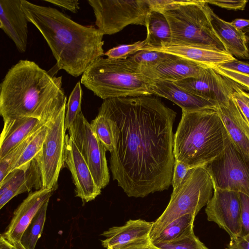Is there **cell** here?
Here are the masks:
<instances>
[{"mask_svg": "<svg viewBox=\"0 0 249 249\" xmlns=\"http://www.w3.org/2000/svg\"><path fill=\"white\" fill-rule=\"evenodd\" d=\"M145 27L147 29V36L144 39L145 46L142 50L159 49L171 43L170 26L162 13L150 11Z\"/></svg>", "mask_w": 249, "mask_h": 249, "instance_id": "cb8c5ba5", "label": "cell"}, {"mask_svg": "<svg viewBox=\"0 0 249 249\" xmlns=\"http://www.w3.org/2000/svg\"><path fill=\"white\" fill-rule=\"evenodd\" d=\"M210 15L213 28L227 51L232 56L249 59V49L244 32L220 18L212 9Z\"/></svg>", "mask_w": 249, "mask_h": 249, "instance_id": "7402d4cb", "label": "cell"}, {"mask_svg": "<svg viewBox=\"0 0 249 249\" xmlns=\"http://www.w3.org/2000/svg\"><path fill=\"white\" fill-rule=\"evenodd\" d=\"M230 141L217 107L182 111L174 135L175 160L190 168L204 166L223 152Z\"/></svg>", "mask_w": 249, "mask_h": 249, "instance_id": "277c9868", "label": "cell"}, {"mask_svg": "<svg viewBox=\"0 0 249 249\" xmlns=\"http://www.w3.org/2000/svg\"><path fill=\"white\" fill-rule=\"evenodd\" d=\"M217 112L236 149L249 161V139L229 115L225 106H217Z\"/></svg>", "mask_w": 249, "mask_h": 249, "instance_id": "d4e9b609", "label": "cell"}, {"mask_svg": "<svg viewBox=\"0 0 249 249\" xmlns=\"http://www.w3.org/2000/svg\"><path fill=\"white\" fill-rule=\"evenodd\" d=\"M225 107L231 118L249 139V123L232 97L230 99L229 105Z\"/></svg>", "mask_w": 249, "mask_h": 249, "instance_id": "e575fe53", "label": "cell"}, {"mask_svg": "<svg viewBox=\"0 0 249 249\" xmlns=\"http://www.w3.org/2000/svg\"><path fill=\"white\" fill-rule=\"evenodd\" d=\"M145 50L159 51L177 55L211 68L235 58L228 52L193 46L169 45L159 49Z\"/></svg>", "mask_w": 249, "mask_h": 249, "instance_id": "603a6c76", "label": "cell"}, {"mask_svg": "<svg viewBox=\"0 0 249 249\" xmlns=\"http://www.w3.org/2000/svg\"><path fill=\"white\" fill-rule=\"evenodd\" d=\"M205 213L209 221L225 230L231 238L240 236L242 222L239 193L220 189L213 185V192L206 205Z\"/></svg>", "mask_w": 249, "mask_h": 249, "instance_id": "7c38bea8", "label": "cell"}, {"mask_svg": "<svg viewBox=\"0 0 249 249\" xmlns=\"http://www.w3.org/2000/svg\"><path fill=\"white\" fill-rule=\"evenodd\" d=\"M169 54L159 51L142 50L130 57L139 67L143 73L156 68Z\"/></svg>", "mask_w": 249, "mask_h": 249, "instance_id": "f546056e", "label": "cell"}, {"mask_svg": "<svg viewBox=\"0 0 249 249\" xmlns=\"http://www.w3.org/2000/svg\"><path fill=\"white\" fill-rule=\"evenodd\" d=\"M162 249H208L191 230L173 240L154 244Z\"/></svg>", "mask_w": 249, "mask_h": 249, "instance_id": "4dcf8cb0", "label": "cell"}, {"mask_svg": "<svg viewBox=\"0 0 249 249\" xmlns=\"http://www.w3.org/2000/svg\"><path fill=\"white\" fill-rule=\"evenodd\" d=\"M239 200L242 222L240 236L249 233V196L239 193Z\"/></svg>", "mask_w": 249, "mask_h": 249, "instance_id": "8d00e7d4", "label": "cell"}, {"mask_svg": "<svg viewBox=\"0 0 249 249\" xmlns=\"http://www.w3.org/2000/svg\"><path fill=\"white\" fill-rule=\"evenodd\" d=\"M204 166L214 185L249 196V161L236 149L231 140L223 152Z\"/></svg>", "mask_w": 249, "mask_h": 249, "instance_id": "30bf717a", "label": "cell"}, {"mask_svg": "<svg viewBox=\"0 0 249 249\" xmlns=\"http://www.w3.org/2000/svg\"><path fill=\"white\" fill-rule=\"evenodd\" d=\"M205 1L208 4L234 11L244 10L248 2L246 0H205Z\"/></svg>", "mask_w": 249, "mask_h": 249, "instance_id": "74e56055", "label": "cell"}, {"mask_svg": "<svg viewBox=\"0 0 249 249\" xmlns=\"http://www.w3.org/2000/svg\"><path fill=\"white\" fill-rule=\"evenodd\" d=\"M213 192L211 176L205 166L191 168L171 194L169 202L160 216L153 222L149 233L155 241L173 221L185 214L196 216L206 206Z\"/></svg>", "mask_w": 249, "mask_h": 249, "instance_id": "52a82bcc", "label": "cell"}, {"mask_svg": "<svg viewBox=\"0 0 249 249\" xmlns=\"http://www.w3.org/2000/svg\"><path fill=\"white\" fill-rule=\"evenodd\" d=\"M231 24L237 30H242L249 27V19L236 18Z\"/></svg>", "mask_w": 249, "mask_h": 249, "instance_id": "f6af8a7d", "label": "cell"}, {"mask_svg": "<svg viewBox=\"0 0 249 249\" xmlns=\"http://www.w3.org/2000/svg\"><path fill=\"white\" fill-rule=\"evenodd\" d=\"M232 97L249 123V107L243 101L240 95L234 90Z\"/></svg>", "mask_w": 249, "mask_h": 249, "instance_id": "ee69618b", "label": "cell"}, {"mask_svg": "<svg viewBox=\"0 0 249 249\" xmlns=\"http://www.w3.org/2000/svg\"><path fill=\"white\" fill-rule=\"evenodd\" d=\"M29 22L41 33L60 70L77 77L104 55V35L92 26L82 25L55 8L21 0Z\"/></svg>", "mask_w": 249, "mask_h": 249, "instance_id": "7a4b0ae2", "label": "cell"}, {"mask_svg": "<svg viewBox=\"0 0 249 249\" xmlns=\"http://www.w3.org/2000/svg\"><path fill=\"white\" fill-rule=\"evenodd\" d=\"M216 66L249 76V63L239 61L235 58Z\"/></svg>", "mask_w": 249, "mask_h": 249, "instance_id": "f35d334b", "label": "cell"}, {"mask_svg": "<svg viewBox=\"0 0 249 249\" xmlns=\"http://www.w3.org/2000/svg\"><path fill=\"white\" fill-rule=\"evenodd\" d=\"M49 200H48L39 210L22 236L20 242L26 249H35L43 231Z\"/></svg>", "mask_w": 249, "mask_h": 249, "instance_id": "484cf974", "label": "cell"}, {"mask_svg": "<svg viewBox=\"0 0 249 249\" xmlns=\"http://www.w3.org/2000/svg\"><path fill=\"white\" fill-rule=\"evenodd\" d=\"M33 188H43L41 173L37 160L11 171L0 182V209L18 195Z\"/></svg>", "mask_w": 249, "mask_h": 249, "instance_id": "9a60e30c", "label": "cell"}, {"mask_svg": "<svg viewBox=\"0 0 249 249\" xmlns=\"http://www.w3.org/2000/svg\"><path fill=\"white\" fill-rule=\"evenodd\" d=\"M47 121L33 133L24 151L11 171L30 162L39 153L48 132Z\"/></svg>", "mask_w": 249, "mask_h": 249, "instance_id": "83f0119b", "label": "cell"}, {"mask_svg": "<svg viewBox=\"0 0 249 249\" xmlns=\"http://www.w3.org/2000/svg\"><path fill=\"white\" fill-rule=\"evenodd\" d=\"M53 191L42 188L29 194L18 206L6 230L1 235L11 241H20L22 236L39 210L49 199Z\"/></svg>", "mask_w": 249, "mask_h": 249, "instance_id": "e0dca14e", "label": "cell"}, {"mask_svg": "<svg viewBox=\"0 0 249 249\" xmlns=\"http://www.w3.org/2000/svg\"><path fill=\"white\" fill-rule=\"evenodd\" d=\"M243 89H246V90H248L249 91V88H242Z\"/></svg>", "mask_w": 249, "mask_h": 249, "instance_id": "f907efd6", "label": "cell"}, {"mask_svg": "<svg viewBox=\"0 0 249 249\" xmlns=\"http://www.w3.org/2000/svg\"><path fill=\"white\" fill-rule=\"evenodd\" d=\"M95 136L104 146L107 151L111 152L113 148V134L112 122L106 116L98 113L90 123Z\"/></svg>", "mask_w": 249, "mask_h": 249, "instance_id": "f1b7e54d", "label": "cell"}, {"mask_svg": "<svg viewBox=\"0 0 249 249\" xmlns=\"http://www.w3.org/2000/svg\"><path fill=\"white\" fill-rule=\"evenodd\" d=\"M68 130L88 165L97 185L101 189L105 188L110 178L107 150L95 136L82 111Z\"/></svg>", "mask_w": 249, "mask_h": 249, "instance_id": "8fae6325", "label": "cell"}, {"mask_svg": "<svg viewBox=\"0 0 249 249\" xmlns=\"http://www.w3.org/2000/svg\"><path fill=\"white\" fill-rule=\"evenodd\" d=\"M196 216L185 214L171 222L160 233L153 244L169 242L177 239L189 231L194 229V222Z\"/></svg>", "mask_w": 249, "mask_h": 249, "instance_id": "4316f807", "label": "cell"}, {"mask_svg": "<svg viewBox=\"0 0 249 249\" xmlns=\"http://www.w3.org/2000/svg\"><path fill=\"white\" fill-rule=\"evenodd\" d=\"M226 249H249V233L231 238Z\"/></svg>", "mask_w": 249, "mask_h": 249, "instance_id": "b9f144b4", "label": "cell"}, {"mask_svg": "<svg viewBox=\"0 0 249 249\" xmlns=\"http://www.w3.org/2000/svg\"><path fill=\"white\" fill-rule=\"evenodd\" d=\"M145 46V41H138L130 44L121 45L113 47L104 55L112 59H125L142 50Z\"/></svg>", "mask_w": 249, "mask_h": 249, "instance_id": "836d02e7", "label": "cell"}, {"mask_svg": "<svg viewBox=\"0 0 249 249\" xmlns=\"http://www.w3.org/2000/svg\"><path fill=\"white\" fill-rule=\"evenodd\" d=\"M98 113L112 122L113 178L129 197H144L172 184L176 112L151 95L104 100Z\"/></svg>", "mask_w": 249, "mask_h": 249, "instance_id": "6da1fadb", "label": "cell"}, {"mask_svg": "<svg viewBox=\"0 0 249 249\" xmlns=\"http://www.w3.org/2000/svg\"><path fill=\"white\" fill-rule=\"evenodd\" d=\"M211 9L205 0H174L161 12L170 26L172 41L170 45L229 53L213 28Z\"/></svg>", "mask_w": 249, "mask_h": 249, "instance_id": "8992f818", "label": "cell"}, {"mask_svg": "<svg viewBox=\"0 0 249 249\" xmlns=\"http://www.w3.org/2000/svg\"><path fill=\"white\" fill-rule=\"evenodd\" d=\"M49 118L41 120L34 117H23L3 121L0 139V160L45 124Z\"/></svg>", "mask_w": 249, "mask_h": 249, "instance_id": "ffe728a7", "label": "cell"}, {"mask_svg": "<svg viewBox=\"0 0 249 249\" xmlns=\"http://www.w3.org/2000/svg\"><path fill=\"white\" fill-rule=\"evenodd\" d=\"M0 249H13L9 242L1 234L0 237Z\"/></svg>", "mask_w": 249, "mask_h": 249, "instance_id": "7dc6e473", "label": "cell"}, {"mask_svg": "<svg viewBox=\"0 0 249 249\" xmlns=\"http://www.w3.org/2000/svg\"><path fill=\"white\" fill-rule=\"evenodd\" d=\"M66 106H63L48 119L47 134L41 150L35 158L40 169L43 188L53 191L58 187L59 173L64 163Z\"/></svg>", "mask_w": 249, "mask_h": 249, "instance_id": "9c48e42d", "label": "cell"}, {"mask_svg": "<svg viewBox=\"0 0 249 249\" xmlns=\"http://www.w3.org/2000/svg\"><path fill=\"white\" fill-rule=\"evenodd\" d=\"M212 68L217 73L235 83L241 88L249 89V76L224 69L218 66H215Z\"/></svg>", "mask_w": 249, "mask_h": 249, "instance_id": "d590c367", "label": "cell"}, {"mask_svg": "<svg viewBox=\"0 0 249 249\" xmlns=\"http://www.w3.org/2000/svg\"><path fill=\"white\" fill-rule=\"evenodd\" d=\"M32 134L0 160V182L11 172L24 151L31 139Z\"/></svg>", "mask_w": 249, "mask_h": 249, "instance_id": "d6a6232c", "label": "cell"}, {"mask_svg": "<svg viewBox=\"0 0 249 249\" xmlns=\"http://www.w3.org/2000/svg\"><path fill=\"white\" fill-rule=\"evenodd\" d=\"M232 83L234 90L240 95L243 101L249 107V93L247 92L235 83L232 82Z\"/></svg>", "mask_w": 249, "mask_h": 249, "instance_id": "bcb514c9", "label": "cell"}, {"mask_svg": "<svg viewBox=\"0 0 249 249\" xmlns=\"http://www.w3.org/2000/svg\"><path fill=\"white\" fill-rule=\"evenodd\" d=\"M28 22L21 0H0V28L21 53L27 49Z\"/></svg>", "mask_w": 249, "mask_h": 249, "instance_id": "2e32d148", "label": "cell"}, {"mask_svg": "<svg viewBox=\"0 0 249 249\" xmlns=\"http://www.w3.org/2000/svg\"><path fill=\"white\" fill-rule=\"evenodd\" d=\"M61 76H53L35 62L20 60L6 73L0 88L3 121L23 117L45 120L67 105Z\"/></svg>", "mask_w": 249, "mask_h": 249, "instance_id": "3957f363", "label": "cell"}, {"mask_svg": "<svg viewBox=\"0 0 249 249\" xmlns=\"http://www.w3.org/2000/svg\"><path fill=\"white\" fill-rule=\"evenodd\" d=\"M174 82L196 95L216 102L217 106H227L234 92L232 82L211 67L206 68L197 77Z\"/></svg>", "mask_w": 249, "mask_h": 249, "instance_id": "4fadbf2b", "label": "cell"}, {"mask_svg": "<svg viewBox=\"0 0 249 249\" xmlns=\"http://www.w3.org/2000/svg\"><path fill=\"white\" fill-rule=\"evenodd\" d=\"M95 25L104 35L120 32L129 25L146 26L150 9L146 0H88Z\"/></svg>", "mask_w": 249, "mask_h": 249, "instance_id": "ba28073f", "label": "cell"}, {"mask_svg": "<svg viewBox=\"0 0 249 249\" xmlns=\"http://www.w3.org/2000/svg\"><path fill=\"white\" fill-rule=\"evenodd\" d=\"M206 68L208 67L183 57L169 54L156 68L143 74L153 80L177 82L188 78L197 77Z\"/></svg>", "mask_w": 249, "mask_h": 249, "instance_id": "d6986e66", "label": "cell"}, {"mask_svg": "<svg viewBox=\"0 0 249 249\" xmlns=\"http://www.w3.org/2000/svg\"><path fill=\"white\" fill-rule=\"evenodd\" d=\"M121 249H162L155 246L149 236L129 244Z\"/></svg>", "mask_w": 249, "mask_h": 249, "instance_id": "7bdbcfd3", "label": "cell"}, {"mask_svg": "<svg viewBox=\"0 0 249 249\" xmlns=\"http://www.w3.org/2000/svg\"><path fill=\"white\" fill-rule=\"evenodd\" d=\"M7 240L10 243L13 249H26L21 243L20 241Z\"/></svg>", "mask_w": 249, "mask_h": 249, "instance_id": "c3c4849f", "label": "cell"}, {"mask_svg": "<svg viewBox=\"0 0 249 249\" xmlns=\"http://www.w3.org/2000/svg\"><path fill=\"white\" fill-rule=\"evenodd\" d=\"M243 31L244 32V33L246 36L247 43H249V27L243 30Z\"/></svg>", "mask_w": 249, "mask_h": 249, "instance_id": "681fc988", "label": "cell"}, {"mask_svg": "<svg viewBox=\"0 0 249 249\" xmlns=\"http://www.w3.org/2000/svg\"><path fill=\"white\" fill-rule=\"evenodd\" d=\"M73 13H76L79 9V3L77 0H43Z\"/></svg>", "mask_w": 249, "mask_h": 249, "instance_id": "60d3db41", "label": "cell"}, {"mask_svg": "<svg viewBox=\"0 0 249 249\" xmlns=\"http://www.w3.org/2000/svg\"><path fill=\"white\" fill-rule=\"evenodd\" d=\"M64 161L71 173L76 196L88 202L101 194V189L95 183L88 165L69 134L65 137Z\"/></svg>", "mask_w": 249, "mask_h": 249, "instance_id": "5bb4252c", "label": "cell"}, {"mask_svg": "<svg viewBox=\"0 0 249 249\" xmlns=\"http://www.w3.org/2000/svg\"><path fill=\"white\" fill-rule=\"evenodd\" d=\"M151 80L130 57L112 59L100 57L84 72L81 83L104 100L151 95Z\"/></svg>", "mask_w": 249, "mask_h": 249, "instance_id": "5b68a950", "label": "cell"}, {"mask_svg": "<svg viewBox=\"0 0 249 249\" xmlns=\"http://www.w3.org/2000/svg\"><path fill=\"white\" fill-rule=\"evenodd\" d=\"M153 222L129 219L121 226H114L104 231L106 238L101 241L107 249H121L125 246L149 236Z\"/></svg>", "mask_w": 249, "mask_h": 249, "instance_id": "44dd1931", "label": "cell"}, {"mask_svg": "<svg viewBox=\"0 0 249 249\" xmlns=\"http://www.w3.org/2000/svg\"><path fill=\"white\" fill-rule=\"evenodd\" d=\"M190 169L184 163L175 160L171 184L173 189L181 182Z\"/></svg>", "mask_w": 249, "mask_h": 249, "instance_id": "ab89813d", "label": "cell"}, {"mask_svg": "<svg viewBox=\"0 0 249 249\" xmlns=\"http://www.w3.org/2000/svg\"><path fill=\"white\" fill-rule=\"evenodd\" d=\"M150 89L152 94L170 100L182 111H195L217 106L216 102L196 95L172 81L152 79Z\"/></svg>", "mask_w": 249, "mask_h": 249, "instance_id": "ac0fdd59", "label": "cell"}, {"mask_svg": "<svg viewBox=\"0 0 249 249\" xmlns=\"http://www.w3.org/2000/svg\"><path fill=\"white\" fill-rule=\"evenodd\" d=\"M83 91L80 82L72 89L67 103L65 127L68 130L72 125L79 113L82 111L81 102Z\"/></svg>", "mask_w": 249, "mask_h": 249, "instance_id": "1f68e13d", "label": "cell"}]
</instances>
